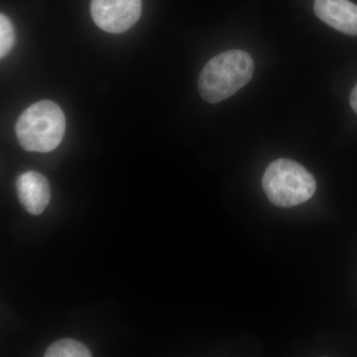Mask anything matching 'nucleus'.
Masks as SVG:
<instances>
[{
	"instance_id": "nucleus-6",
	"label": "nucleus",
	"mask_w": 357,
	"mask_h": 357,
	"mask_svg": "<svg viewBox=\"0 0 357 357\" xmlns=\"http://www.w3.org/2000/svg\"><path fill=\"white\" fill-rule=\"evenodd\" d=\"M314 13L337 31L357 35V6L349 0H314Z\"/></svg>"
},
{
	"instance_id": "nucleus-2",
	"label": "nucleus",
	"mask_w": 357,
	"mask_h": 357,
	"mask_svg": "<svg viewBox=\"0 0 357 357\" xmlns=\"http://www.w3.org/2000/svg\"><path fill=\"white\" fill-rule=\"evenodd\" d=\"M66 117L57 103L40 100L26 109L16 122L21 146L29 152L48 153L64 138Z\"/></svg>"
},
{
	"instance_id": "nucleus-3",
	"label": "nucleus",
	"mask_w": 357,
	"mask_h": 357,
	"mask_svg": "<svg viewBox=\"0 0 357 357\" xmlns=\"http://www.w3.org/2000/svg\"><path fill=\"white\" fill-rule=\"evenodd\" d=\"M263 190L274 206L292 208L314 196V176L297 162L278 159L270 163L262 178Z\"/></svg>"
},
{
	"instance_id": "nucleus-5",
	"label": "nucleus",
	"mask_w": 357,
	"mask_h": 357,
	"mask_svg": "<svg viewBox=\"0 0 357 357\" xmlns=\"http://www.w3.org/2000/svg\"><path fill=\"white\" fill-rule=\"evenodd\" d=\"M16 189L21 204L31 215H41L50 202V185L42 174L35 171H28L20 175Z\"/></svg>"
},
{
	"instance_id": "nucleus-9",
	"label": "nucleus",
	"mask_w": 357,
	"mask_h": 357,
	"mask_svg": "<svg viewBox=\"0 0 357 357\" xmlns=\"http://www.w3.org/2000/svg\"><path fill=\"white\" fill-rule=\"evenodd\" d=\"M351 105L352 109L357 114V84L354 86V89H352L351 95Z\"/></svg>"
},
{
	"instance_id": "nucleus-4",
	"label": "nucleus",
	"mask_w": 357,
	"mask_h": 357,
	"mask_svg": "<svg viewBox=\"0 0 357 357\" xmlns=\"http://www.w3.org/2000/svg\"><path fill=\"white\" fill-rule=\"evenodd\" d=\"M142 0H91V14L96 26L112 34L128 31L139 20Z\"/></svg>"
},
{
	"instance_id": "nucleus-8",
	"label": "nucleus",
	"mask_w": 357,
	"mask_h": 357,
	"mask_svg": "<svg viewBox=\"0 0 357 357\" xmlns=\"http://www.w3.org/2000/svg\"><path fill=\"white\" fill-rule=\"evenodd\" d=\"M15 44V31L13 22L6 15H0V58L6 57Z\"/></svg>"
},
{
	"instance_id": "nucleus-1",
	"label": "nucleus",
	"mask_w": 357,
	"mask_h": 357,
	"mask_svg": "<svg viewBox=\"0 0 357 357\" xmlns=\"http://www.w3.org/2000/svg\"><path fill=\"white\" fill-rule=\"evenodd\" d=\"M255 63L248 52L229 50L206 63L199 77V95L206 102L218 103L234 96L250 81Z\"/></svg>"
},
{
	"instance_id": "nucleus-7",
	"label": "nucleus",
	"mask_w": 357,
	"mask_h": 357,
	"mask_svg": "<svg viewBox=\"0 0 357 357\" xmlns=\"http://www.w3.org/2000/svg\"><path fill=\"white\" fill-rule=\"evenodd\" d=\"M91 351L74 340H61L50 345L45 352L46 357H89Z\"/></svg>"
}]
</instances>
